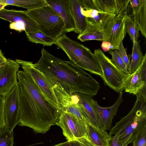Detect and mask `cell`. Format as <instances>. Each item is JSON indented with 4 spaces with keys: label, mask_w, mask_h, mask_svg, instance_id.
Returning a JSON list of instances; mask_svg holds the SVG:
<instances>
[{
    "label": "cell",
    "mask_w": 146,
    "mask_h": 146,
    "mask_svg": "<svg viewBox=\"0 0 146 146\" xmlns=\"http://www.w3.org/2000/svg\"><path fill=\"white\" fill-rule=\"evenodd\" d=\"M117 50L120 56L123 61L128 71L130 67V62L123 46V42L120 43Z\"/></svg>",
    "instance_id": "obj_29"
},
{
    "label": "cell",
    "mask_w": 146,
    "mask_h": 146,
    "mask_svg": "<svg viewBox=\"0 0 146 146\" xmlns=\"http://www.w3.org/2000/svg\"><path fill=\"white\" fill-rule=\"evenodd\" d=\"M130 18L136 23L142 35L146 38V0H140L138 7Z\"/></svg>",
    "instance_id": "obj_22"
},
{
    "label": "cell",
    "mask_w": 146,
    "mask_h": 146,
    "mask_svg": "<svg viewBox=\"0 0 146 146\" xmlns=\"http://www.w3.org/2000/svg\"><path fill=\"white\" fill-rule=\"evenodd\" d=\"M94 54L101 69V77L104 84L117 93L123 91L129 75L118 68L102 50L96 49Z\"/></svg>",
    "instance_id": "obj_6"
},
{
    "label": "cell",
    "mask_w": 146,
    "mask_h": 146,
    "mask_svg": "<svg viewBox=\"0 0 146 146\" xmlns=\"http://www.w3.org/2000/svg\"><path fill=\"white\" fill-rule=\"evenodd\" d=\"M17 79L20 89L19 124L31 128L35 133H46L58 121L61 109L45 97L25 70L18 71Z\"/></svg>",
    "instance_id": "obj_1"
},
{
    "label": "cell",
    "mask_w": 146,
    "mask_h": 146,
    "mask_svg": "<svg viewBox=\"0 0 146 146\" xmlns=\"http://www.w3.org/2000/svg\"><path fill=\"white\" fill-rule=\"evenodd\" d=\"M29 41L32 43L40 44L44 46H51L56 40L48 36L40 31L31 33H25Z\"/></svg>",
    "instance_id": "obj_25"
},
{
    "label": "cell",
    "mask_w": 146,
    "mask_h": 146,
    "mask_svg": "<svg viewBox=\"0 0 146 146\" xmlns=\"http://www.w3.org/2000/svg\"><path fill=\"white\" fill-rule=\"evenodd\" d=\"M86 136L94 146H110V136L106 132L88 121L86 123Z\"/></svg>",
    "instance_id": "obj_17"
},
{
    "label": "cell",
    "mask_w": 146,
    "mask_h": 146,
    "mask_svg": "<svg viewBox=\"0 0 146 146\" xmlns=\"http://www.w3.org/2000/svg\"><path fill=\"white\" fill-rule=\"evenodd\" d=\"M123 91L119 93L118 98L114 103L109 107L100 106L97 101L92 98L91 102L97 115L100 128L106 131L111 128L113 119L116 115L118 108L123 102Z\"/></svg>",
    "instance_id": "obj_13"
},
{
    "label": "cell",
    "mask_w": 146,
    "mask_h": 146,
    "mask_svg": "<svg viewBox=\"0 0 146 146\" xmlns=\"http://www.w3.org/2000/svg\"><path fill=\"white\" fill-rule=\"evenodd\" d=\"M41 56L33 66L43 75L50 86L60 85L69 94L78 93L91 97L96 95L99 83L84 70L72 61H64L42 49Z\"/></svg>",
    "instance_id": "obj_2"
},
{
    "label": "cell",
    "mask_w": 146,
    "mask_h": 146,
    "mask_svg": "<svg viewBox=\"0 0 146 146\" xmlns=\"http://www.w3.org/2000/svg\"><path fill=\"white\" fill-rule=\"evenodd\" d=\"M66 54L70 60L84 70L102 76V72L95 56L90 50L79 42L63 34L54 43Z\"/></svg>",
    "instance_id": "obj_4"
},
{
    "label": "cell",
    "mask_w": 146,
    "mask_h": 146,
    "mask_svg": "<svg viewBox=\"0 0 146 146\" xmlns=\"http://www.w3.org/2000/svg\"><path fill=\"white\" fill-rule=\"evenodd\" d=\"M131 60L128 74L134 72L141 64L144 57L141 48L140 41L133 42Z\"/></svg>",
    "instance_id": "obj_24"
},
{
    "label": "cell",
    "mask_w": 146,
    "mask_h": 146,
    "mask_svg": "<svg viewBox=\"0 0 146 146\" xmlns=\"http://www.w3.org/2000/svg\"><path fill=\"white\" fill-rule=\"evenodd\" d=\"M132 143L133 146H146V128L138 135Z\"/></svg>",
    "instance_id": "obj_30"
},
{
    "label": "cell",
    "mask_w": 146,
    "mask_h": 146,
    "mask_svg": "<svg viewBox=\"0 0 146 146\" xmlns=\"http://www.w3.org/2000/svg\"><path fill=\"white\" fill-rule=\"evenodd\" d=\"M108 53L111 56V60L114 64L125 74H128V71L123 61L120 56L118 50L115 49L114 51L110 50L108 51Z\"/></svg>",
    "instance_id": "obj_28"
},
{
    "label": "cell",
    "mask_w": 146,
    "mask_h": 146,
    "mask_svg": "<svg viewBox=\"0 0 146 146\" xmlns=\"http://www.w3.org/2000/svg\"><path fill=\"white\" fill-rule=\"evenodd\" d=\"M20 89L18 82L4 97V128L13 130L19 123L20 109Z\"/></svg>",
    "instance_id": "obj_9"
},
{
    "label": "cell",
    "mask_w": 146,
    "mask_h": 146,
    "mask_svg": "<svg viewBox=\"0 0 146 146\" xmlns=\"http://www.w3.org/2000/svg\"><path fill=\"white\" fill-rule=\"evenodd\" d=\"M0 18L11 23L9 27L19 32H35L39 31L35 22L28 15L26 11L8 9L0 11Z\"/></svg>",
    "instance_id": "obj_7"
},
{
    "label": "cell",
    "mask_w": 146,
    "mask_h": 146,
    "mask_svg": "<svg viewBox=\"0 0 146 146\" xmlns=\"http://www.w3.org/2000/svg\"><path fill=\"white\" fill-rule=\"evenodd\" d=\"M4 97L0 95V129L4 128L5 121L4 113Z\"/></svg>",
    "instance_id": "obj_31"
},
{
    "label": "cell",
    "mask_w": 146,
    "mask_h": 146,
    "mask_svg": "<svg viewBox=\"0 0 146 146\" xmlns=\"http://www.w3.org/2000/svg\"><path fill=\"white\" fill-rule=\"evenodd\" d=\"M26 11L36 23L39 30L45 35L56 40L64 33L63 20L47 4Z\"/></svg>",
    "instance_id": "obj_5"
},
{
    "label": "cell",
    "mask_w": 146,
    "mask_h": 146,
    "mask_svg": "<svg viewBox=\"0 0 146 146\" xmlns=\"http://www.w3.org/2000/svg\"><path fill=\"white\" fill-rule=\"evenodd\" d=\"M129 112L110 129V136L116 135L119 140L128 145L133 143L146 128V96L139 94Z\"/></svg>",
    "instance_id": "obj_3"
},
{
    "label": "cell",
    "mask_w": 146,
    "mask_h": 146,
    "mask_svg": "<svg viewBox=\"0 0 146 146\" xmlns=\"http://www.w3.org/2000/svg\"><path fill=\"white\" fill-rule=\"evenodd\" d=\"M14 139L13 130L5 128L0 129V146H13Z\"/></svg>",
    "instance_id": "obj_27"
},
{
    "label": "cell",
    "mask_w": 146,
    "mask_h": 146,
    "mask_svg": "<svg viewBox=\"0 0 146 146\" xmlns=\"http://www.w3.org/2000/svg\"><path fill=\"white\" fill-rule=\"evenodd\" d=\"M76 93L78 97V102L82 106L89 121L95 126L100 127L97 115L91 103V97L82 93Z\"/></svg>",
    "instance_id": "obj_21"
},
{
    "label": "cell",
    "mask_w": 146,
    "mask_h": 146,
    "mask_svg": "<svg viewBox=\"0 0 146 146\" xmlns=\"http://www.w3.org/2000/svg\"><path fill=\"white\" fill-rule=\"evenodd\" d=\"M80 143L78 140L68 141L59 143L53 146H80Z\"/></svg>",
    "instance_id": "obj_34"
},
{
    "label": "cell",
    "mask_w": 146,
    "mask_h": 146,
    "mask_svg": "<svg viewBox=\"0 0 146 146\" xmlns=\"http://www.w3.org/2000/svg\"><path fill=\"white\" fill-rule=\"evenodd\" d=\"M15 61L31 77L45 97L60 108L58 101L53 90L50 86L42 74L33 66V62L16 59Z\"/></svg>",
    "instance_id": "obj_10"
},
{
    "label": "cell",
    "mask_w": 146,
    "mask_h": 146,
    "mask_svg": "<svg viewBox=\"0 0 146 146\" xmlns=\"http://www.w3.org/2000/svg\"><path fill=\"white\" fill-rule=\"evenodd\" d=\"M47 4L63 20L64 33L74 31L75 24L72 15L71 0H45Z\"/></svg>",
    "instance_id": "obj_14"
},
{
    "label": "cell",
    "mask_w": 146,
    "mask_h": 146,
    "mask_svg": "<svg viewBox=\"0 0 146 146\" xmlns=\"http://www.w3.org/2000/svg\"><path fill=\"white\" fill-rule=\"evenodd\" d=\"M125 16L120 15L116 16L108 40L114 48L118 50L119 46L125 37L127 31L125 25Z\"/></svg>",
    "instance_id": "obj_16"
},
{
    "label": "cell",
    "mask_w": 146,
    "mask_h": 146,
    "mask_svg": "<svg viewBox=\"0 0 146 146\" xmlns=\"http://www.w3.org/2000/svg\"><path fill=\"white\" fill-rule=\"evenodd\" d=\"M71 2L75 24L74 32L79 34L85 29L87 25V19L81 12V0H71Z\"/></svg>",
    "instance_id": "obj_20"
},
{
    "label": "cell",
    "mask_w": 146,
    "mask_h": 146,
    "mask_svg": "<svg viewBox=\"0 0 146 146\" xmlns=\"http://www.w3.org/2000/svg\"><path fill=\"white\" fill-rule=\"evenodd\" d=\"M7 60V59L1 50H0V69L5 65Z\"/></svg>",
    "instance_id": "obj_36"
},
{
    "label": "cell",
    "mask_w": 146,
    "mask_h": 146,
    "mask_svg": "<svg viewBox=\"0 0 146 146\" xmlns=\"http://www.w3.org/2000/svg\"><path fill=\"white\" fill-rule=\"evenodd\" d=\"M125 23L127 33L128 34L130 39L133 42L138 41L139 31L136 23L127 15L125 16Z\"/></svg>",
    "instance_id": "obj_26"
},
{
    "label": "cell",
    "mask_w": 146,
    "mask_h": 146,
    "mask_svg": "<svg viewBox=\"0 0 146 146\" xmlns=\"http://www.w3.org/2000/svg\"><path fill=\"white\" fill-rule=\"evenodd\" d=\"M102 29L96 24L87 20L86 27L78 36L77 39L82 42L92 40L103 42Z\"/></svg>",
    "instance_id": "obj_19"
},
{
    "label": "cell",
    "mask_w": 146,
    "mask_h": 146,
    "mask_svg": "<svg viewBox=\"0 0 146 146\" xmlns=\"http://www.w3.org/2000/svg\"><path fill=\"white\" fill-rule=\"evenodd\" d=\"M81 11L88 20L96 24L102 29L116 16L115 14L108 13L98 9L85 7L83 5L82 0Z\"/></svg>",
    "instance_id": "obj_15"
},
{
    "label": "cell",
    "mask_w": 146,
    "mask_h": 146,
    "mask_svg": "<svg viewBox=\"0 0 146 146\" xmlns=\"http://www.w3.org/2000/svg\"><path fill=\"white\" fill-rule=\"evenodd\" d=\"M77 140H78L79 141L80 143V146H94L86 135L77 139Z\"/></svg>",
    "instance_id": "obj_33"
},
{
    "label": "cell",
    "mask_w": 146,
    "mask_h": 146,
    "mask_svg": "<svg viewBox=\"0 0 146 146\" xmlns=\"http://www.w3.org/2000/svg\"><path fill=\"white\" fill-rule=\"evenodd\" d=\"M0 4L11 5L31 10L46 4L45 0H0Z\"/></svg>",
    "instance_id": "obj_23"
},
{
    "label": "cell",
    "mask_w": 146,
    "mask_h": 146,
    "mask_svg": "<svg viewBox=\"0 0 146 146\" xmlns=\"http://www.w3.org/2000/svg\"><path fill=\"white\" fill-rule=\"evenodd\" d=\"M124 92L136 95L141 94L146 95V53L138 68L129 75L124 86Z\"/></svg>",
    "instance_id": "obj_11"
},
{
    "label": "cell",
    "mask_w": 146,
    "mask_h": 146,
    "mask_svg": "<svg viewBox=\"0 0 146 146\" xmlns=\"http://www.w3.org/2000/svg\"><path fill=\"white\" fill-rule=\"evenodd\" d=\"M127 145L120 141L116 135L110 136V146H127Z\"/></svg>",
    "instance_id": "obj_32"
},
{
    "label": "cell",
    "mask_w": 146,
    "mask_h": 146,
    "mask_svg": "<svg viewBox=\"0 0 146 146\" xmlns=\"http://www.w3.org/2000/svg\"><path fill=\"white\" fill-rule=\"evenodd\" d=\"M7 5L3 4H0V11L4 9L5 7L7 6Z\"/></svg>",
    "instance_id": "obj_37"
},
{
    "label": "cell",
    "mask_w": 146,
    "mask_h": 146,
    "mask_svg": "<svg viewBox=\"0 0 146 146\" xmlns=\"http://www.w3.org/2000/svg\"><path fill=\"white\" fill-rule=\"evenodd\" d=\"M56 125L62 129V133L68 141L77 140L86 135V125L72 113L61 110L60 114Z\"/></svg>",
    "instance_id": "obj_8"
},
{
    "label": "cell",
    "mask_w": 146,
    "mask_h": 146,
    "mask_svg": "<svg viewBox=\"0 0 146 146\" xmlns=\"http://www.w3.org/2000/svg\"><path fill=\"white\" fill-rule=\"evenodd\" d=\"M20 67L15 60L7 59L0 69V95L4 97L18 82L17 72Z\"/></svg>",
    "instance_id": "obj_12"
},
{
    "label": "cell",
    "mask_w": 146,
    "mask_h": 146,
    "mask_svg": "<svg viewBox=\"0 0 146 146\" xmlns=\"http://www.w3.org/2000/svg\"><path fill=\"white\" fill-rule=\"evenodd\" d=\"M101 47L103 50L104 52L109 51L110 50H115L111 44L108 42H102L101 45Z\"/></svg>",
    "instance_id": "obj_35"
},
{
    "label": "cell",
    "mask_w": 146,
    "mask_h": 146,
    "mask_svg": "<svg viewBox=\"0 0 146 146\" xmlns=\"http://www.w3.org/2000/svg\"><path fill=\"white\" fill-rule=\"evenodd\" d=\"M99 10L116 16L124 11L128 0H94Z\"/></svg>",
    "instance_id": "obj_18"
}]
</instances>
